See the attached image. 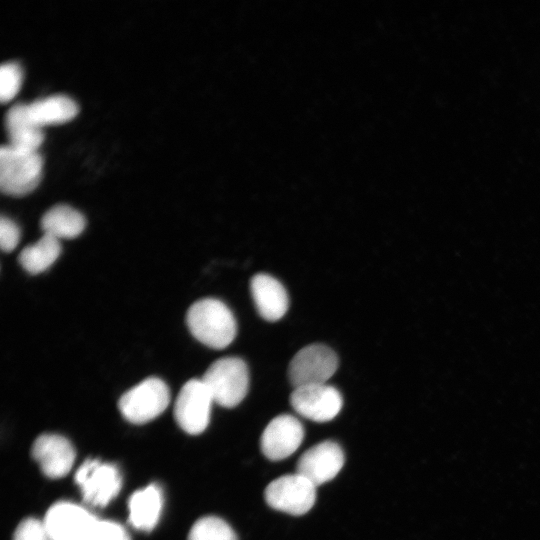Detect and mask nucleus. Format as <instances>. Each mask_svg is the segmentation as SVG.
Returning a JSON list of instances; mask_svg holds the SVG:
<instances>
[{
  "mask_svg": "<svg viewBox=\"0 0 540 540\" xmlns=\"http://www.w3.org/2000/svg\"><path fill=\"white\" fill-rule=\"evenodd\" d=\"M338 368V357L328 346L311 344L300 349L288 367L289 380L294 388L326 384Z\"/></svg>",
  "mask_w": 540,
  "mask_h": 540,
  "instance_id": "obj_6",
  "label": "nucleus"
},
{
  "mask_svg": "<svg viewBox=\"0 0 540 540\" xmlns=\"http://www.w3.org/2000/svg\"><path fill=\"white\" fill-rule=\"evenodd\" d=\"M264 496L271 508L299 516L313 507L316 500V486L298 473L289 474L270 482Z\"/></svg>",
  "mask_w": 540,
  "mask_h": 540,
  "instance_id": "obj_7",
  "label": "nucleus"
},
{
  "mask_svg": "<svg viewBox=\"0 0 540 540\" xmlns=\"http://www.w3.org/2000/svg\"><path fill=\"white\" fill-rule=\"evenodd\" d=\"M42 157L38 151L18 150L10 145L0 149V188L3 193L23 196L32 192L41 179Z\"/></svg>",
  "mask_w": 540,
  "mask_h": 540,
  "instance_id": "obj_3",
  "label": "nucleus"
},
{
  "mask_svg": "<svg viewBox=\"0 0 540 540\" xmlns=\"http://www.w3.org/2000/svg\"><path fill=\"white\" fill-rule=\"evenodd\" d=\"M169 401L166 383L157 377H149L126 391L119 399L118 407L127 421L143 424L162 414Z\"/></svg>",
  "mask_w": 540,
  "mask_h": 540,
  "instance_id": "obj_4",
  "label": "nucleus"
},
{
  "mask_svg": "<svg viewBox=\"0 0 540 540\" xmlns=\"http://www.w3.org/2000/svg\"><path fill=\"white\" fill-rule=\"evenodd\" d=\"M84 216L73 207L57 204L48 209L41 218L44 234L56 239L75 238L85 228Z\"/></svg>",
  "mask_w": 540,
  "mask_h": 540,
  "instance_id": "obj_17",
  "label": "nucleus"
},
{
  "mask_svg": "<svg viewBox=\"0 0 540 540\" xmlns=\"http://www.w3.org/2000/svg\"><path fill=\"white\" fill-rule=\"evenodd\" d=\"M213 401L226 408L237 406L249 388V371L238 357H223L214 361L201 378Z\"/></svg>",
  "mask_w": 540,
  "mask_h": 540,
  "instance_id": "obj_2",
  "label": "nucleus"
},
{
  "mask_svg": "<svg viewBox=\"0 0 540 540\" xmlns=\"http://www.w3.org/2000/svg\"><path fill=\"white\" fill-rule=\"evenodd\" d=\"M186 323L199 342L213 349L226 348L237 333L233 313L226 304L214 298L193 303L187 311Z\"/></svg>",
  "mask_w": 540,
  "mask_h": 540,
  "instance_id": "obj_1",
  "label": "nucleus"
},
{
  "mask_svg": "<svg viewBox=\"0 0 540 540\" xmlns=\"http://www.w3.org/2000/svg\"><path fill=\"white\" fill-rule=\"evenodd\" d=\"M188 540H238L231 526L216 516L198 519L191 527Z\"/></svg>",
  "mask_w": 540,
  "mask_h": 540,
  "instance_id": "obj_20",
  "label": "nucleus"
},
{
  "mask_svg": "<svg viewBox=\"0 0 540 540\" xmlns=\"http://www.w3.org/2000/svg\"><path fill=\"white\" fill-rule=\"evenodd\" d=\"M87 540H130L126 530L113 521L96 520Z\"/></svg>",
  "mask_w": 540,
  "mask_h": 540,
  "instance_id": "obj_22",
  "label": "nucleus"
},
{
  "mask_svg": "<svg viewBox=\"0 0 540 540\" xmlns=\"http://www.w3.org/2000/svg\"><path fill=\"white\" fill-rule=\"evenodd\" d=\"M13 540H51L43 521L24 519L16 528Z\"/></svg>",
  "mask_w": 540,
  "mask_h": 540,
  "instance_id": "obj_23",
  "label": "nucleus"
},
{
  "mask_svg": "<svg viewBox=\"0 0 540 540\" xmlns=\"http://www.w3.org/2000/svg\"><path fill=\"white\" fill-rule=\"evenodd\" d=\"M345 462L341 447L333 441H323L306 450L299 458L296 473L316 487L332 480Z\"/></svg>",
  "mask_w": 540,
  "mask_h": 540,
  "instance_id": "obj_12",
  "label": "nucleus"
},
{
  "mask_svg": "<svg viewBox=\"0 0 540 540\" xmlns=\"http://www.w3.org/2000/svg\"><path fill=\"white\" fill-rule=\"evenodd\" d=\"M213 398L202 379L187 381L179 391L174 417L182 430L188 434L202 433L210 421Z\"/></svg>",
  "mask_w": 540,
  "mask_h": 540,
  "instance_id": "obj_8",
  "label": "nucleus"
},
{
  "mask_svg": "<svg viewBox=\"0 0 540 540\" xmlns=\"http://www.w3.org/2000/svg\"><path fill=\"white\" fill-rule=\"evenodd\" d=\"M30 114L41 127L72 119L78 112L76 102L63 94L50 95L28 104Z\"/></svg>",
  "mask_w": 540,
  "mask_h": 540,
  "instance_id": "obj_18",
  "label": "nucleus"
},
{
  "mask_svg": "<svg viewBox=\"0 0 540 540\" xmlns=\"http://www.w3.org/2000/svg\"><path fill=\"white\" fill-rule=\"evenodd\" d=\"M250 291L260 316L267 321H277L287 312L288 294L284 286L268 274L252 277Z\"/></svg>",
  "mask_w": 540,
  "mask_h": 540,
  "instance_id": "obj_14",
  "label": "nucleus"
},
{
  "mask_svg": "<svg viewBox=\"0 0 540 540\" xmlns=\"http://www.w3.org/2000/svg\"><path fill=\"white\" fill-rule=\"evenodd\" d=\"M22 81V69L16 62H5L0 67V99L11 100L18 92Z\"/></svg>",
  "mask_w": 540,
  "mask_h": 540,
  "instance_id": "obj_21",
  "label": "nucleus"
},
{
  "mask_svg": "<svg viewBox=\"0 0 540 540\" xmlns=\"http://www.w3.org/2000/svg\"><path fill=\"white\" fill-rule=\"evenodd\" d=\"M60 253L59 240L43 234L35 243L26 246L20 252L18 261L24 270L35 275L47 270L57 260Z\"/></svg>",
  "mask_w": 540,
  "mask_h": 540,
  "instance_id": "obj_19",
  "label": "nucleus"
},
{
  "mask_svg": "<svg viewBox=\"0 0 540 540\" xmlns=\"http://www.w3.org/2000/svg\"><path fill=\"white\" fill-rule=\"evenodd\" d=\"M163 507V494L156 484L135 491L128 501L129 522L142 531H151L157 525Z\"/></svg>",
  "mask_w": 540,
  "mask_h": 540,
  "instance_id": "obj_16",
  "label": "nucleus"
},
{
  "mask_svg": "<svg viewBox=\"0 0 540 540\" xmlns=\"http://www.w3.org/2000/svg\"><path fill=\"white\" fill-rule=\"evenodd\" d=\"M304 434V428L296 417L278 415L268 423L261 435V451L269 460L285 459L299 448Z\"/></svg>",
  "mask_w": 540,
  "mask_h": 540,
  "instance_id": "obj_11",
  "label": "nucleus"
},
{
  "mask_svg": "<svg viewBox=\"0 0 540 540\" xmlns=\"http://www.w3.org/2000/svg\"><path fill=\"white\" fill-rule=\"evenodd\" d=\"M20 240V229L10 218H0V246L4 252H11Z\"/></svg>",
  "mask_w": 540,
  "mask_h": 540,
  "instance_id": "obj_24",
  "label": "nucleus"
},
{
  "mask_svg": "<svg viewBox=\"0 0 540 540\" xmlns=\"http://www.w3.org/2000/svg\"><path fill=\"white\" fill-rule=\"evenodd\" d=\"M32 456L49 478L66 476L75 461L76 453L68 439L57 434H43L32 446Z\"/></svg>",
  "mask_w": 540,
  "mask_h": 540,
  "instance_id": "obj_13",
  "label": "nucleus"
},
{
  "mask_svg": "<svg viewBox=\"0 0 540 540\" xmlns=\"http://www.w3.org/2000/svg\"><path fill=\"white\" fill-rule=\"evenodd\" d=\"M290 403L299 415L315 422H328L338 415L343 401L333 386L315 384L294 388Z\"/></svg>",
  "mask_w": 540,
  "mask_h": 540,
  "instance_id": "obj_9",
  "label": "nucleus"
},
{
  "mask_svg": "<svg viewBox=\"0 0 540 540\" xmlns=\"http://www.w3.org/2000/svg\"><path fill=\"white\" fill-rule=\"evenodd\" d=\"M75 482L87 504L104 507L118 495L122 477L115 465L87 459L76 470Z\"/></svg>",
  "mask_w": 540,
  "mask_h": 540,
  "instance_id": "obj_5",
  "label": "nucleus"
},
{
  "mask_svg": "<svg viewBox=\"0 0 540 540\" xmlns=\"http://www.w3.org/2000/svg\"><path fill=\"white\" fill-rule=\"evenodd\" d=\"M96 520L85 508L63 501L49 508L43 522L51 540H87Z\"/></svg>",
  "mask_w": 540,
  "mask_h": 540,
  "instance_id": "obj_10",
  "label": "nucleus"
},
{
  "mask_svg": "<svg viewBox=\"0 0 540 540\" xmlns=\"http://www.w3.org/2000/svg\"><path fill=\"white\" fill-rule=\"evenodd\" d=\"M5 127L11 147L23 151H38L44 134L42 127L32 118L28 104L18 103L5 115Z\"/></svg>",
  "mask_w": 540,
  "mask_h": 540,
  "instance_id": "obj_15",
  "label": "nucleus"
}]
</instances>
